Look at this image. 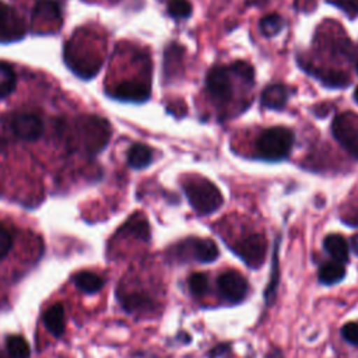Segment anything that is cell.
<instances>
[{
	"mask_svg": "<svg viewBox=\"0 0 358 358\" xmlns=\"http://www.w3.org/2000/svg\"><path fill=\"white\" fill-rule=\"evenodd\" d=\"M151 87L145 80H124L113 87L110 96L124 102H144L150 98Z\"/></svg>",
	"mask_w": 358,
	"mask_h": 358,
	"instance_id": "cell-12",
	"label": "cell"
},
{
	"mask_svg": "<svg viewBox=\"0 0 358 358\" xmlns=\"http://www.w3.org/2000/svg\"><path fill=\"white\" fill-rule=\"evenodd\" d=\"M331 133L337 143L358 159V115L343 112L333 119Z\"/></svg>",
	"mask_w": 358,
	"mask_h": 358,
	"instance_id": "cell-8",
	"label": "cell"
},
{
	"mask_svg": "<svg viewBox=\"0 0 358 358\" xmlns=\"http://www.w3.org/2000/svg\"><path fill=\"white\" fill-rule=\"evenodd\" d=\"M175 259L182 262L194 260L199 263H211L218 257V248L214 241L206 238H186L172 248Z\"/></svg>",
	"mask_w": 358,
	"mask_h": 358,
	"instance_id": "cell-6",
	"label": "cell"
},
{
	"mask_svg": "<svg viewBox=\"0 0 358 358\" xmlns=\"http://www.w3.org/2000/svg\"><path fill=\"white\" fill-rule=\"evenodd\" d=\"M152 161V150L143 144L136 143L127 151V164L134 169H143L148 166Z\"/></svg>",
	"mask_w": 358,
	"mask_h": 358,
	"instance_id": "cell-20",
	"label": "cell"
},
{
	"mask_svg": "<svg viewBox=\"0 0 358 358\" xmlns=\"http://www.w3.org/2000/svg\"><path fill=\"white\" fill-rule=\"evenodd\" d=\"M22 17L8 4L0 1V42H15L25 35Z\"/></svg>",
	"mask_w": 358,
	"mask_h": 358,
	"instance_id": "cell-10",
	"label": "cell"
},
{
	"mask_svg": "<svg viewBox=\"0 0 358 358\" xmlns=\"http://www.w3.org/2000/svg\"><path fill=\"white\" fill-rule=\"evenodd\" d=\"M185 49L178 43H171L164 53V74L166 80L176 78L183 71Z\"/></svg>",
	"mask_w": 358,
	"mask_h": 358,
	"instance_id": "cell-15",
	"label": "cell"
},
{
	"mask_svg": "<svg viewBox=\"0 0 358 358\" xmlns=\"http://www.w3.org/2000/svg\"><path fill=\"white\" fill-rule=\"evenodd\" d=\"M341 220L347 224V225H352V227H358V206H351L347 207L344 210V214L341 215Z\"/></svg>",
	"mask_w": 358,
	"mask_h": 358,
	"instance_id": "cell-33",
	"label": "cell"
},
{
	"mask_svg": "<svg viewBox=\"0 0 358 358\" xmlns=\"http://www.w3.org/2000/svg\"><path fill=\"white\" fill-rule=\"evenodd\" d=\"M345 275V267L344 263L329 260L323 263L319 268V280L322 284L331 285L336 282H340Z\"/></svg>",
	"mask_w": 358,
	"mask_h": 358,
	"instance_id": "cell-21",
	"label": "cell"
},
{
	"mask_svg": "<svg viewBox=\"0 0 358 358\" xmlns=\"http://www.w3.org/2000/svg\"><path fill=\"white\" fill-rule=\"evenodd\" d=\"M122 231L136 236L137 239L141 241H148L150 239V227L147 220L143 215H133L122 228Z\"/></svg>",
	"mask_w": 358,
	"mask_h": 358,
	"instance_id": "cell-23",
	"label": "cell"
},
{
	"mask_svg": "<svg viewBox=\"0 0 358 358\" xmlns=\"http://www.w3.org/2000/svg\"><path fill=\"white\" fill-rule=\"evenodd\" d=\"M218 288L221 295L232 303H238L248 295V281L236 270H227L218 277Z\"/></svg>",
	"mask_w": 358,
	"mask_h": 358,
	"instance_id": "cell-11",
	"label": "cell"
},
{
	"mask_svg": "<svg viewBox=\"0 0 358 358\" xmlns=\"http://www.w3.org/2000/svg\"><path fill=\"white\" fill-rule=\"evenodd\" d=\"M354 99H355V102L358 103V87H357L355 91H354Z\"/></svg>",
	"mask_w": 358,
	"mask_h": 358,
	"instance_id": "cell-37",
	"label": "cell"
},
{
	"mask_svg": "<svg viewBox=\"0 0 358 358\" xmlns=\"http://www.w3.org/2000/svg\"><path fill=\"white\" fill-rule=\"evenodd\" d=\"M74 285L85 294H96L103 287V280L92 271H80L73 275Z\"/></svg>",
	"mask_w": 358,
	"mask_h": 358,
	"instance_id": "cell-22",
	"label": "cell"
},
{
	"mask_svg": "<svg viewBox=\"0 0 358 358\" xmlns=\"http://www.w3.org/2000/svg\"><path fill=\"white\" fill-rule=\"evenodd\" d=\"M6 347L11 358H29L31 350L28 341L18 334L8 336L6 340Z\"/></svg>",
	"mask_w": 358,
	"mask_h": 358,
	"instance_id": "cell-24",
	"label": "cell"
},
{
	"mask_svg": "<svg viewBox=\"0 0 358 358\" xmlns=\"http://www.w3.org/2000/svg\"><path fill=\"white\" fill-rule=\"evenodd\" d=\"M238 78L242 77L232 69V66H214L210 69L206 76V88L210 98L220 106L228 105L235 96V80Z\"/></svg>",
	"mask_w": 358,
	"mask_h": 358,
	"instance_id": "cell-3",
	"label": "cell"
},
{
	"mask_svg": "<svg viewBox=\"0 0 358 358\" xmlns=\"http://www.w3.org/2000/svg\"><path fill=\"white\" fill-rule=\"evenodd\" d=\"M0 358H4V355H3V352H0Z\"/></svg>",
	"mask_w": 358,
	"mask_h": 358,
	"instance_id": "cell-38",
	"label": "cell"
},
{
	"mask_svg": "<svg viewBox=\"0 0 358 358\" xmlns=\"http://www.w3.org/2000/svg\"><path fill=\"white\" fill-rule=\"evenodd\" d=\"M43 323L49 333L60 337L64 331V308L62 303H53L43 313Z\"/></svg>",
	"mask_w": 358,
	"mask_h": 358,
	"instance_id": "cell-19",
	"label": "cell"
},
{
	"mask_svg": "<svg viewBox=\"0 0 358 358\" xmlns=\"http://www.w3.org/2000/svg\"><path fill=\"white\" fill-rule=\"evenodd\" d=\"M350 246H351L352 252L358 256V234H355V235L351 238V241H350Z\"/></svg>",
	"mask_w": 358,
	"mask_h": 358,
	"instance_id": "cell-36",
	"label": "cell"
},
{
	"mask_svg": "<svg viewBox=\"0 0 358 358\" xmlns=\"http://www.w3.org/2000/svg\"><path fill=\"white\" fill-rule=\"evenodd\" d=\"M259 28L264 36L271 38L284 28V20L278 14H267L259 21Z\"/></svg>",
	"mask_w": 358,
	"mask_h": 358,
	"instance_id": "cell-27",
	"label": "cell"
},
{
	"mask_svg": "<svg viewBox=\"0 0 358 358\" xmlns=\"http://www.w3.org/2000/svg\"><path fill=\"white\" fill-rule=\"evenodd\" d=\"M299 66L306 70L309 74L316 77L323 85L331 88H341L350 84V76L345 71L337 69H327V67H316L302 59H299Z\"/></svg>",
	"mask_w": 358,
	"mask_h": 358,
	"instance_id": "cell-14",
	"label": "cell"
},
{
	"mask_svg": "<svg viewBox=\"0 0 358 358\" xmlns=\"http://www.w3.org/2000/svg\"><path fill=\"white\" fill-rule=\"evenodd\" d=\"M345 10L348 14H358V0H327Z\"/></svg>",
	"mask_w": 358,
	"mask_h": 358,
	"instance_id": "cell-34",
	"label": "cell"
},
{
	"mask_svg": "<svg viewBox=\"0 0 358 358\" xmlns=\"http://www.w3.org/2000/svg\"><path fill=\"white\" fill-rule=\"evenodd\" d=\"M315 46L317 50L327 52L334 59H350L352 56V45L341 28L333 31L330 28L317 29L315 36Z\"/></svg>",
	"mask_w": 358,
	"mask_h": 358,
	"instance_id": "cell-9",
	"label": "cell"
},
{
	"mask_svg": "<svg viewBox=\"0 0 358 358\" xmlns=\"http://www.w3.org/2000/svg\"><path fill=\"white\" fill-rule=\"evenodd\" d=\"M357 73H358V62H357Z\"/></svg>",
	"mask_w": 358,
	"mask_h": 358,
	"instance_id": "cell-39",
	"label": "cell"
},
{
	"mask_svg": "<svg viewBox=\"0 0 358 358\" xmlns=\"http://www.w3.org/2000/svg\"><path fill=\"white\" fill-rule=\"evenodd\" d=\"M17 84V76L8 63L0 62V98L10 95Z\"/></svg>",
	"mask_w": 358,
	"mask_h": 358,
	"instance_id": "cell-25",
	"label": "cell"
},
{
	"mask_svg": "<svg viewBox=\"0 0 358 358\" xmlns=\"http://www.w3.org/2000/svg\"><path fill=\"white\" fill-rule=\"evenodd\" d=\"M228 350V345L225 344V345H217L213 351H211V358H217V355H220L222 351H227Z\"/></svg>",
	"mask_w": 358,
	"mask_h": 358,
	"instance_id": "cell-35",
	"label": "cell"
},
{
	"mask_svg": "<svg viewBox=\"0 0 358 358\" xmlns=\"http://www.w3.org/2000/svg\"><path fill=\"white\" fill-rule=\"evenodd\" d=\"M324 250L333 257V260L340 262V263H347L348 262V253L350 248L344 236L338 234H330L324 238L323 241Z\"/></svg>",
	"mask_w": 358,
	"mask_h": 358,
	"instance_id": "cell-18",
	"label": "cell"
},
{
	"mask_svg": "<svg viewBox=\"0 0 358 358\" xmlns=\"http://www.w3.org/2000/svg\"><path fill=\"white\" fill-rule=\"evenodd\" d=\"M278 242L275 243L274 252H273V262H271V274H270V281L266 287V292H264V299L266 303L270 305L273 303L274 298H275V292H277V285H278Z\"/></svg>",
	"mask_w": 358,
	"mask_h": 358,
	"instance_id": "cell-26",
	"label": "cell"
},
{
	"mask_svg": "<svg viewBox=\"0 0 358 358\" xmlns=\"http://www.w3.org/2000/svg\"><path fill=\"white\" fill-rule=\"evenodd\" d=\"M288 98H289V92L284 84H270L263 90L260 96V103L266 109L280 110L285 106Z\"/></svg>",
	"mask_w": 358,
	"mask_h": 358,
	"instance_id": "cell-16",
	"label": "cell"
},
{
	"mask_svg": "<svg viewBox=\"0 0 358 358\" xmlns=\"http://www.w3.org/2000/svg\"><path fill=\"white\" fill-rule=\"evenodd\" d=\"M76 129L78 130H74V133L83 134V137H80L78 140L77 138L71 141L73 147L78 141V147L81 144L87 152L95 154L108 144V140L110 136V127L108 122L103 120L102 117H98V116L84 117L78 122V127Z\"/></svg>",
	"mask_w": 358,
	"mask_h": 358,
	"instance_id": "cell-4",
	"label": "cell"
},
{
	"mask_svg": "<svg viewBox=\"0 0 358 358\" xmlns=\"http://www.w3.org/2000/svg\"><path fill=\"white\" fill-rule=\"evenodd\" d=\"M182 187L190 206L197 214H211L224 203V197L218 187L206 178L190 176L185 180Z\"/></svg>",
	"mask_w": 358,
	"mask_h": 358,
	"instance_id": "cell-2",
	"label": "cell"
},
{
	"mask_svg": "<svg viewBox=\"0 0 358 358\" xmlns=\"http://www.w3.org/2000/svg\"><path fill=\"white\" fill-rule=\"evenodd\" d=\"M11 130L18 138L35 141L43 133V123L39 116L29 112H21L14 115L11 120Z\"/></svg>",
	"mask_w": 358,
	"mask_h": 358,
	"instance_id": "cell-13",
	"label": "cell"
},
{
	"mask_svg": "<svg viewBox=\"0 0 358 358\" xmlns=\"http://www.w3.org/2000/svg\"><path fill=\"white\" fill-rule=\"evenodd\" d=\"M13 246V236L10 231L0 224V259L4 257Z\"/></svg>",
	"mask_w": 358,
	"mask_h": 358,
	"instance_id": "cell-32",
	"label": "cell"
},
{
	"mask_svg": "<svg viewBox=\"0 0 358 358\" xmlns=\"http://www.w3.org/2000/svg\"><path fill=\"white\" fill-rule=\"evenodd\" d=\"M122 303L127 310H144L151 306V299L143 294H130L122 299Z\"/></svg>",
	"mask_w": 358,
	"mask_h": 358,
	"instance_id": "cell-29",
	"label": "cell"
},
{
	"mask_svg": "<svg viewBox=\"0 0 358 358\" xmlns=\"http://www.w3.org/2000/svg\"><path fill=\"white\" fill-rule=\"evenodd\" d=\"M168 14L175 20L187 18L192 14V4L189 0H169Z\"/></svg>",
	"mask_w": 358,
	"mask_h": 358,
	"instance_id": "cell-28",
	"label": "cell"
},
{
	"mask_svg": "<svg viewBox=\"0 0 358 358\" xmlns=\"http://www.w3.org/2000/svg\"><path fill=\"white\" fill-rule=\"evenodd\" d=\"M341 334L347 343L358 347V323L357 322L345 323L341 329Z\"/></svg>",
	"mask_w": 358,
	"mask_h": 358,
	"instance_id": "cell-31",
	"label": "cell"
},
{
	"mask_svg": "<svg viewBox=\"0 0 358 358\" xmlns=\"http://www.w3.org/2000/svg\"><path fill=\"white\" fill-rule=\"evenodd\" d=\"M294 138V133L288 127L273 126L264 129L255 143L257 158L270 162L285 159L292 150Z\"/></svg>",
	"mask_w": 358,
	"mask_h": 358,
	"instance_id": "cell-1",
	"label": "cell"
},
{
	"mask_svg": "<svg viewBox=\"0 0 358 358\" xmlns=\"http://www.w3.org/2000/svg\"><path fill=\"white\" fill-rule=\"evenodd\" d=\"M234 253L249 267L259 268L267 253V239L263 234H248L231 245Z\"/></svg>",
	"mask_w": 358,
	"mask_h": 358,
	"instance_id": "cell-7",
	"label": "cell"
},
{
	"mask_svg": "<svg viewBox=\"0 0 358 358\" xmlns=\"http://www.w3.org/2000/svg\"><path fill=\"white\" fill-rule=\"evenodd\" d=\"M189 289L194 296H203L208 291V277L204 273H193L189 277Z\"/></svg>",
	"mask_w": 358,
	"mask_h": 358,
	"instance_id": "cell-30",
	"label": "cell"
},
{
	"mask_svg": "<svg viewBox=\"0 0 358 358\" xmlns=\"http://www.w3.org/2000/svg\"><path fill=\"white\" fill-rule=\"evenodd\" d=\"M32 17L38 21L62 22V8L56 0H36L32 11Z\"/></svg>",
	"mask_w": 358,
	"mask_h": 358,
	"instance_id": "cell-17",
	"label": "cell"
},
{
	"mask_svg": "<svg viewBox=\"0 0 358 358\" xmlns=\"http://www.w3.org/2000/svg\"><path fill=\"white\" fill-rule=\"evenodd\" d=\"M64 59L69 67L83 78L94 77L102 66V57H99L95 52L88 50V48H84L76 39L66 43Z\"/></svg>",
	"mask_w": 358,
	"mask_h": 358,
	"instance_id": "cell-5",
	"label": "cell"
}]
</instances>
